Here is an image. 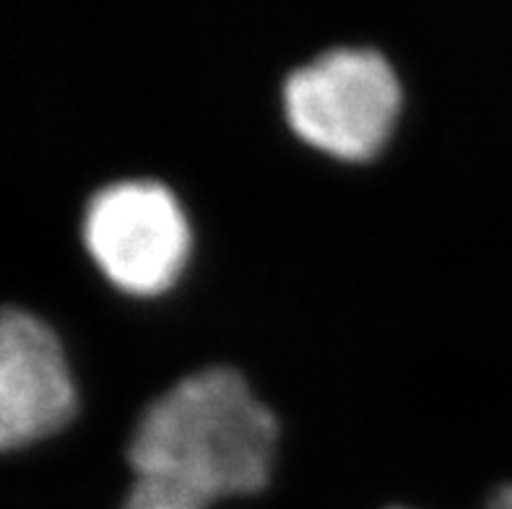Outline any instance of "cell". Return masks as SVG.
Returning <instances> with one entry per match:
<instances>
[{"label":"cell","instance_id":"1","mask_svg":"<svg viewBox=\"0 0 512 509\" xmlns=\"http://www.w3.org/2000/svg\"><path fill=\"white\" fill-rule=\"evenodd\" d=\"M284 434L281 413L245 369L206 361L138 408L123 463L130 476L172 481L216 509L276 484Z\"/></svg>","mask_w":512,"mask_h":509},{"label":"cell","instance_id":"2","mask_svg":"<svg viewBox=\"0 0 512 509\" xmlns=\"http://www.w3.org/2000/svg\"><path fill=\"white\" fill-rule=\"evenodd\" d=\"M406 76L383 47L338 42L279 81V117L299 149L333 167L383 159L406 123Z\"/></svg>","mask_w":512,"mask_h":509},{"label":"cell","instance_id":"3","mask_svg":"<svg viewBox=\"0 0 512 509\" xmlns=\"http://www.w3.org/2000/svg\"><path fill=\"white\" fill-rule=\"evenodd\" d=\"M198 224L180 190L156 174L104 182L81 213V245L94 271L136 302L162 299L188 278Z\"/></svg>","mask_w":512,"mask_h":509},{"label":"cell","instance_id":"4","mask_svg":"<svg viewBox=\"0 0 512 509\" xmlns=\"http://www.w3.org/2000/svg\"><path fill=\"white\" fill-rule=\"evenodd\" d=\"M78 387L65 343L47 320L0 310V452L63 432L76 419Z\"/></svg>","mask_w":512,"mask_h":509},{"label":"cell","instance_id":"5","mask_svg":"<svg viewBox=\"0 0 512 509\" xmlns=\"http://www.w3.org/2000/svg\"><path fill=\"white\" fill-rule=\"evenodd\" d=\"M117 509H214L193 491L154 476H130Z\"/></svg>","mask_w":512,"mask_h":509},{"label":"cell","instance_id":"6","mask_svg":"<svg viewBox=\"0 0 512 509\" xmlns=\"http://www.w3.org/2000/svg\"><path fill=\"white\" fill-rule=\"evenodd\" d=\"M479 509H512V481L494 486Z\"/></svg>","mask_w":512,"mask_h":509},{"label":"cell","instance_id":"7","mask_svg":"<svg viewBox=\"0 0 512 509\" xmlns=\"http://www.w3.org/2000/svg\"><path fill=\"white\" fill-rule=\"evenodd\" d=\"M380 509H419V507H411V504H388V507H380Z\"/></svg>","mask_w":512,"mask_h":509}]
</instances>
